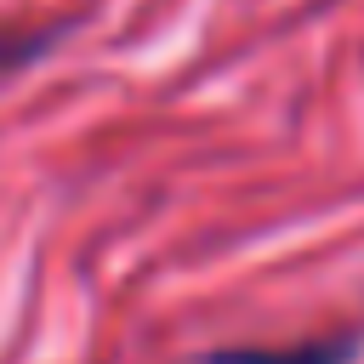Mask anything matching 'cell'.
Masks as SVG:
<instances>
[{
	"instance_id": "obj_1",
	"label": "cell",
	"mask_w": 364,
	"mask_h": 364,
	"mask_svg": "<svg viewBox=\"0 0 364 364\" xmlns=\"http://www.w3.org/2000/svg\"><path fill=\"white\" fill-rule=\"evenodd\" d=\"M358 341H296V347H222L205 364H353Z\"/></svg>"
},
{
	"instance_id": "obj_2",
	"label": "cell",
	"mask_w": 364,
	"mask_h": 364,
	"mask_svg": "<svg viewBox=\"0 0 364 364\" xmlns=\"http://www.w3.org/2000/svg\"><path fill=\"white\" fill-rule=\"evenodd\" d=\"M57 34H0V68H23L34 63L40 51H51Z\"/></svg>"
}]
</instances>
